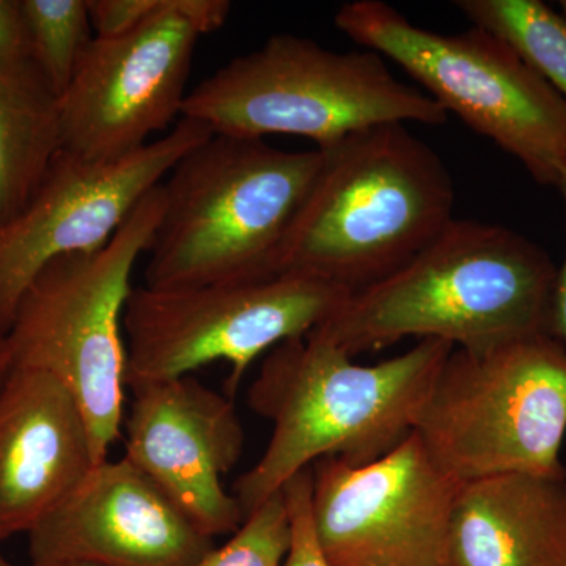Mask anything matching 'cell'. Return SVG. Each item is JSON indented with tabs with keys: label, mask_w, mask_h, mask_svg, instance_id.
<instances>
[{
	"label": "cell",
	"mask_w": 566,
	"mask_h": 566,
	"mask_svg": "<svg viewBox=\"0 0 566 566\" xmlns=\"http://www.w3.org/2000/svg\"><path fill=\"white\" fill-rule=\"evenodd\" d=\"M352 293L290 273L181 290L133 289L123 312L126 386L180 378L227 360L226 395L234 400L256 357L314 333Z\"/></svg>",
	"instance_id": "9c48e42d"
},
{
	"label": "cell",
	"mask_w": 566,
	"mask_h": 566,
	"mask_svg": "<svg viewBox=\"0 0 566 566\" xmlns=\"http://www.w3.org/2000/svg\"><path fill=\"white\" fill-rule=\"evenodd\" d=\"M31 55L20 0H0V63Z\"/></svg>",
	"instance_id": "603a6c76"
},
{
	"label": "cell",
	"mask_w": 566,
	"mask_h": 566,
	"mask_svg": "<svg viewBox=\"0 0 566 566\" xmlns=\"http://www.w3.org/2000/svg\"><path fill=\"white\" fill-rule=\"evenodd\" d=\"M319 151L279 274L357 292L403 266L455 219L449 169L405 123L363 129Z\"/></svg>",
	"instance_id": "3957f363"
},
{
	"label": "cell",
	"mask_w": 566,
	"mask_h": 566,
	"mask_svg": "<svg viewBox=\"0 0 566 566\" xmlns=\"http://www.w3.org/2000/svg\"><path fill=\"white\" fill-rule=\"evenodd\" d=\"M472 25L509 43L566 102V20L539 0H458Z\"/></svg>",
	"instance_id": "ac0fdd59"
},
{
	"label": "cell",
	"mask_w": 566,
	"mask_h": 566,
	"mask_svg": "<svg viewBox=\"0 0 566 566\" xmlns=\"http://www.w3.org/2000/svg\"><path fill=\"white\" fill-rule=\"evenodd\" d=\"M31 55L61 96L91 46L88 0H20Z\"/></svg>",
	"instance_id": "d6986e66"
},
{
	"label": "cell",
	"mask_w": 566,
	"mask_h": 566,
	"mask_svg": "<svg viewBox=\"0 0 566 566\" xmlns=\"http://www.w3.org/2000/svg\"><path fill=\"white\" fill-rule=\"evenodd\" d=\"M214 547L125 457L95 465L29 534L31 564L196 566Z\"/></svg>",
	"instance_id": "5bb4252c"
},
{
	"label": "cell",
	"mask_w": 566,
	"mask_h": 566,
	"mask_svg": "<svg viewBox=\"0 0 566 566\" xmlns=\"http://www.w3.org/2000/svg\"><path fill=\"white\" fill-rule=\"evenodd\" d=\"M461 482L412 431L374 463L312 464V517L334 566H455L450 546Z\"/></svg>",
	"instance_id": "8fae6325"
},
{
	"label": "cell",
	"mask_w": 566,
	"mask_h": 566,
	"mask_svg": "<svg viewBox=\"0 0 566 566\" xmlns=\"http://www.w3.org/2000/svg\"><path fill=\"white\" fill-rule=\"evenodd\" d=\"M334 22L397 63L447 115L493 140L538 185L558 188L566 174V102L504 40L479 25L428 31L381 0L345 3Z\"/></svg>",
	"instance_id": "52a82bcc"
},
{
	"label": "cell",
	"mask_w": 566,
	"mask_h": 566,
	"mask_svg": "<svg viewBox=\"0 0 566 566\" xmlns=\"http://www.w3.org/2000/svg\"><path fill=\"white\" fill-rule=\"evenodd\" d=\"M556 277L549 253L524 234L453 219L403 266L349 294L314 333L352 357L408 337L486 352L551 334Z\"/></svg>",
	"instance_id": "6da1fadb"
},
{
	"label": "cell",
	"mask_w": 566,
	"mask_h": 566,
	"mask_svg": "<svg viewBox=\"0 0 566 566\" xmlns=\"http://www.w3.org/2000/svg\"><path fill=\"white\" fill-rule=\"evenodd\" d=\"M98 465L73 395L43 371L0 385V543L31 534Z\"/></svg>",
	"instance_id": "9a60e30c"
},
{
	"label": "cell",
	"mask_w": 566,
	"mask_h": 566,
	"mask_svg": "<svg viewBox=\"0 0 566 566\" xmlns=\"http://www.w3.org/2000/svg\"><path fill=\"white\" fill-rule=\"evenodd\" d=\"M292 542L282 490L245 517L232 538L214 547L196 566H282Z\"/></svg>",
	"instance_id": "ffe728a7"
},
{
	"label": "cell",
	"mask_w": 566,
	"mask_h": 566,
	"mask_svg": "<svg viewBox=\"0 0 566 566\" xmlns=\"http://www.w3.org/2000/svg\"><path fill=\"white\" fill-rule=\"evenodd\" d=\"M181 117L227 136L305 137L322 150L374 126H436L449 115L422 88L395 77L374 51L337 52L279 33L192 88Z\"/></svg>",
	"instance_id": "5b68a950"
},
{
	"label": "cell",
	"mask_w": 566,
	"mask_h": 566,
	"mask_svg": "<svg viewBox=\"0 0 566 566\" xmlns=\"http://www.w3.org/2000/svg\"><path fill=\"white\" fill-rule=\"evenodd\" d=\"M163 205L159 185L103 249L46 264L25 290L7 335L11 368L43 371L73 395L98 464L125 422L123 312L134 266L150 249Z\"/></svg>",
	"instance_id": "8992f818"
},
{
	"label": "cell",
	"mask_w": 566,
	"mask_h": 566,
	"mask_svg": "<svg viewBox=\"0 0 566 566\" xmlns=\"http://www.w3.org/2000/svg\"><path fill=\"white\" fill-rule=\"evenodd\" d=\"M289 510L292 542L282 566H334L324 554L312 517V465L282 486Z\"/></svg>",
	"instance_id": "44dd1931"
},
{
	"label": "cell",
	"mask_w": 566,
	"mask_h": 566,
	"mask_svg": "<svg viewBox=\"0 0 566 566\" xmlns=\"http://www.w3.org/2000/svg\"><path fill=\"white\" fill-rule=\"evenodd\" d=\"M558 9H560L562 17L566 20V0H560V2H558Z\"/></svg>",
	"instance_id": "4316f807"
},
{
	"label": "cell",
	"mask_w": 566,
	"mask_h": 566,
	"mask_svg": "<svg viewBox=\"0 0 566 566\" xmlns=\"http://www.w3.org/2000/svg\"><path fill=\"white\" fill-rule=\"evenodd\" d=\"M0 566H13V565L9 564V562H7L6 558L0 556Z\"/></svg>",
	"instance_id": "83f0119b"
},
{
	"label": "cell",
	"mask_w": 566,
	"mask_h": 566,
	"mask_svg": "<svg viewBox=\"0 0 566 566\" xmlns=\"http://www.w3.org/2000/svg\"><path fill=\"white\" fill-rule=\"evenodd\" d=\"M11 370V359L7 338H0V385Z\"/></svg>",
	"instance_id": "d4e9b609"
},
{
	"label": "cell",
	"mask_w": 566,
	"mask_h": 566,
	"mask_svg": "<svg viewBox=\"0 0 566 566\" xmlns=\"http://www.w3.org/2000/svg\"><path fill=\"white\" fill-rule=\"evenodd\" d=\"M558 191L562 193L565 207L566 222V174L558 185ZM551 335L560 342L566 349V253L564 263L557 268L556 285H554L553 311H551Z\"/></svg>",
	"instance_id": "cb8c5ba5"
},
{
	"label": "cell",
	"mask_w": 566,
	"mask_h": 566,
	"mask_svg": "<svg viewBox=\"0 0 566 566\" xmlns=\"http://www.w3.org/2000/svg\"><path fill=\"white\" fill-rule=\"evenodd\" d=\"M415 433L458 482L512 472L566 476V349L551 334L486 352L453 348Z\"/></svg>",
	"instance_id": "ba28073f"
},
{
	"label": "cell",
	"mask_w": 566,
	"mask_h": 566,
	"mask_svg": "<svg viewBox=\"0 0 566 566\" xmlns=\"http://www.w3.org/2000/svg\"><path fill=\"white\" fill-rule=\"evenodd\" d=\"M29 566H96L82 564V562H46V564H31Z\"/></svg>",
	"instance_id": "484cf974"
},
{
	"label": "cell",
	"mask_w": 566,
	"mask_h": 566,
	"mask_svg": "<svg viewBox=\"0 0 566 566\" xmlns=\"http://www.w3.org/2000/svg\"><path fill=\"white\" fill-rule=\"evenodd\" d=\"M452 344L424 338L382 363L359 365L323 335L311 333L268 354L248 405L273 423L262 458L234 480L244 517L322 458L374 463L415 431Z\"/></svg>",
	"instance_id": "7a4b0ae2"
},
{
	"label": "cell",
	"mask_w": 566,
	"mask_h": 566,
	"mask_svg": "<svg viewBox=\"0 0 566 566\" xmlns=\"http://www.w3.org/2000/svg\"><path fill=\"white\" fill-rule=\"evenodd\" d=\"M229 0H170L161 14L95 36L61 98L62 150L82 161H122L181 115L197 41L229 20Z\"/></svg>",
	"instance_id": "30bf717a"
},
{
	"label": "cell",
	"mask_w": 566,
	"mask_h": 566,
	"mask_svg": "<svg viewBox=\"0 0 566 566\" xmlns=\"http://www.w3.org/2000/svg\"><path fill=\"white\" fill-rule=\"evenodd\" d=\"M450 546L455 566H566V476L461 482Z\"/></svg>",
	"instance_id": "2e32d148"
},
{
	"label": "cell",
	"mask_w": 566,
	"mask_h": 566,
	"mask_svg": "<svg viewBox=\"0 0 566 566\" xmlns=\"http://www.w3.org/2000/svg\"><path fill=\"white\" fill-rule=\"evenodd\" d=\"M125 458L207 535L234 534L240 502L222 485L238 464L244 430L232 398L191 375L129 386Z\"/></svg>",
	"instance_id": "4fadbf2b"
},
{
	"label": "cell",
	"mask_w": 566,
	"mask_h": 566,
	"mask_svg": "<svg viewBox=\"0 0 566 566\" xmlns=\"http://www.w3.org/2000/svg\"><path fill=\"white\" fill-rule=\"evenodd\" d=\"M61 150L59 93L32 55L0 63V226L31 202Z\"/></svg>",
	"instance_id": "e0dca14e"
},
{
	"label": "cell",
	"mask_w": 566,
	"mask_h": 566,
	"mask_svg": "<svg viewBox=\"0 0 566 566\" xmlns=\"http://www.w3.org/2000/svg\"><path fill=\"white\" fill-rule=\"evenodd\" d=\"M212 134L203 122L181 117L163 139L122 161L93 164L61 150L31 202L0 226V338L46 264L103 249L175 164Z\"/></svg>",
	"instance_id": "7c38bea8"
},
{
	"label": "cell",
	"mask_w": 566,
	"mask_h": 566,
	"mask_svg": "<svg viewBox=\"0 0 566 566\" xmlns=\"http://www.w3.org/2000/svg\"><path fill=\"white\" fill-rule=\"evenodd\" d=\"M322 151L212 134L161 182L164 205L145 286L181 290L277 275L283 241L322 166Z\"/></svg>",
	"instance_id": "277c9868"
},
{
	"label": "cell",
	"mask_w": 566,
	"mask_h": 566,
	"mask_svg": "<svg viewBox=\"0 0 566 566\" xmlns=\"http://www.w3.org/2000/svg\"><path fill=\"white\" fill-rule=\"evenodd\" d=\"M170 0H88L92 28L99 39H114L161 14Z\"/></svg>",
	"instance_id": "7402d4cb"
}]
</instances>
